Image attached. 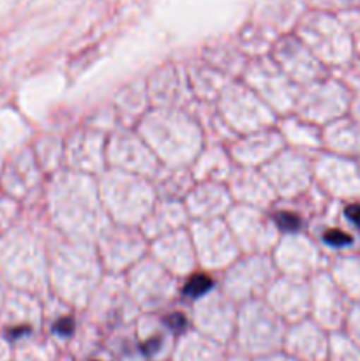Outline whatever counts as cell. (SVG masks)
Instances as JSON below:
<instances>
[{
	"instance_id": "1",
	"label": "cell",
	"mask_w": 360,
	"mask_h": 361,
	"mask_svg": "<svg viewBox=\"0 0 360 361\" xmlns=\"http://www.w3.org/2000/svg\"><path fill=\"white\" fill-rule=\"evenodd\" d=\"M212 288H214V282H212L210 277H207V275H194L184 286V295L187 298H200V296L207 295Z\"/></svg>"
},
{
	"instance_id": "2",
	"label": "cell",
	"mask_w": 360,
	"mask_h": 361,
	"mask_svg": "<svg viewBox=\"0 0 360 361\" xmlns=\"http://www.w3.org/2000/svg\"><path fill=\"white\" fill-rule=\"evenodd\" d=\"M275 224H277L282 231L293 233L299 231V229L302 228V219L296 214H293V212H279V214L275 215Z\"/></svg>"
},
{
	"instance_id": "3",
	"label": "cell",
	"mask_w": 360,
	"mask_h": 361,
	"mask_svg": "<svg viewBox=\"0 0 360 361\" xmlns=\"http://www.w3.org/2000/svg\"><path fill=\"white\" fill-rule=\"evenodd\" d=\"M323 240L325 243H328V245L332 247H337V249H341V247H346V245H352L353 238L348 235V233L341 231V229H330V231H327L323 235Z\"/></svg>"
},
{
	"instance_id": "4",
	"label": "cell",
	"mask_w": 360,
	"mask_h": 361,
	"mask_svg": "<svg viewBox=\"0 0 360 361\" xmlns=\"http://www.w3.org/2000/svg\"><path fill=\"white\" fill-rule=\"evenodd\" d=\"M164 323L168 324L169 330H173V331H182L184 328L187 326V319L179 312L169 314V316L164 319Z\"/></svg>"
},
{
	"instance_id": "5",
	"label": "cell",
	"mask_w": 360,
	"mask_h": 361,
	"mask_svg": "<svg viewBox=\"0 0 360 361\" xmlns=\"http://www.w3.org/2000/svg\"><path fill=\"white\" fill-rule=\"evenodd\" d=\"M74 330V323L71 317H62L60 321H56L55 326H53V331H55L56 335H60V337H67V335L73 334Z\"/></svg>"
},
{
	"instance_id": "6",
	"label": "cell",
	"mask_w": 360,
	"mask_h": 361,
	"mask_svg": "<svg viewBox=\"0 0 360 361\" xmlns=\"http://www.w3.org/2000/svg\"><path fill=\"white\" fill-rule=\"evenodd\" d=\"M344 214H346V217H348L349 221H352L353 224L360 229V204H349V207L346 208Z\"/></svg>"
},
{
	"instance_id": "7",
	"label": "cell",
	"mask_w": 360,
	"mask_h": 361,
	"mask_svg": "<svg viewBox=\"0 0 360 361\" xmlns=\"http://www.w3.org/2000/svg\"><path fill=\"white\" fill-rule=\"evenodd\" d=\"M159 349H161V338H154V341H148L143 344V353L147 356L155 355Z\"/></svg>"
}]
</instances>
